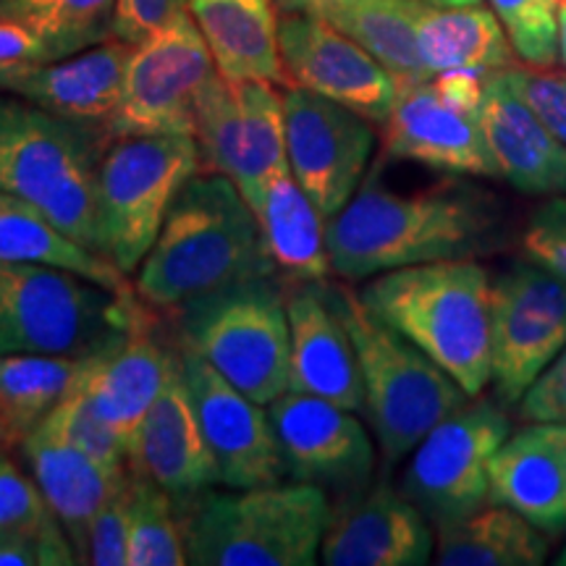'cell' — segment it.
<instances>
[{
    "mask_svg": "<svg viewBox=\"0 0 566 566\" xmlns=\"http://www.w3.org/2000/svg\"><path fill=\"white\" fill-rule=\"evenodd\" d=\"M504 212L483 189L446 181L405 195L384 187L378 174L325 223L331 265L349 283L399 268L475 260L504 247Z\"/></svg>",
    "mask_w": 566,
    "mask_h": 566,
    "instance_id": "cell-1",
    "label": "cell"
},
{
    "mask_svg": "<svg viewBox=\"0 0 566 566\" xmlns=\"http://www.w3.org/2000/svg\"><path fill=\"white\" fill-rule=\"evenodd\" d=\"M258 216L229 176L197 171L174 197L134 289L150 310L176 313L202 296L275 275Z\"/></svg>",
    "mask_w": 566,
    "mask_h": 566,
    "instance_id": "cell-2",
    "label": "cell"
},
{
    "mask_svg": "<svg viewBox=\"0 0 566 566\" xmlns=\"http://www.w3.org/2000/svg\"><path fill=\"white\" fill-rule=\"evenodd\" d=\"M491 279L475 260L373 275L359 296L478 399L491 384Z\"/></svg>",
    "mask_w": 566,
    "mask_h": 566,
    "instance_id": "cell-3",
    "label": "cell"
},
{
    "mask_svg": "<svg viewBox=\"0 0 566 566\" xmlns=\"http://www.w3.org/2000/svg\"><path fill=\"white\" fill-rule=\"evenodd\" d=\"M111 134L0 90V189L97 252V166Z\"/></svg>",
    "mask_w": 566,
    "mask_h": 566,
    "instance_id": "cell-4",
    "label": "cell"
},
{
    "mask_svg": "<svg viewBox=\"0 0 566 566\" xmlns=\"http://www.w3.org/2000/svg\"><path fill=\"white\" fill-rule=\"evenodd\" d=\"M323 286L357 352L365 415L384 462H401L438 422L454 415L472 396L394 325L375 315L349 283Z\"/></svg>",
    "mask_w": 566,
    "mask_h": 566,
    "instance_id": "cell-5",
    "label": "cell"
},
{
    "mask_svg": "<svg viewBox=\"0 0 566 566\" xmlns=\"http://www.w3.org/2000/svg\"><path fill=\"white\" fill-rule=\"evenodd\" d=\"M187 564L313 566L328 530V495L313 483H273L202 493L184 504Z\"/></svg>",
    "mask_w": 566,
    "mask_h": 566,
    "instance_id": "cell-6",
    "label": "cell"
},
{
    "mask_svg": "<svg viewBox=\"0 0 566 566\" xmlns=\"http://www.w3.org/2000/svg\"><path fill=\"white\" fill-rule=\"evenodd\" d=\"M147 304L80 273L0 260V354L95 357L132 334Z\"/></svg>",
    "mask_w": 566,
    "mask_h": 566,
    "instance_id": "cell-7",
    "label": "cell"
},
{
    "mask_svg": "<svg viewBox=\"0 0 566 566\" xmlns=\"http://www.w3.org/2000/svg\"><path fill=\"white\" fill-rule=\"evenodd\" d=\"M197 171L200 150L187 134L111 137L97 166V254L137 273L174 197Z\"/></svg>",
    "mask_w": 566,
    "mask_h": 566,
    "instance_id": "cell-8",
    "label": "cell"
},
{
    "mask_svg": "<svg viewBox=\"0 0 566 566\" xmlns=\"http://www.w3.org/2000/svg\"><path fill=\"white\" fill-rule=\"evenodd\" d=\"M286 292L275 275L202 296L176 310L181 346H189L239 391L268 407L289 391Z\"/></svg>",
    "mask_w": 566,
    "mask_h": 566,
    "instance_id": "cell-9",
    "label": "cell"
},
{
    "mask_svg": "<svg viewBox=\"0 0 566 566\" xmlns=\"http://www.w3.org/2000/svg\"><path fill=\"white\" fill-rule=\"evenodd\" d=\"M512 422L493 401H467L417 443L401 493L428 516L433 530L454 525L491 504V457Z\"/></svg>",
    "mask_w": 566,
    "mask_h": 566,
    "instance_id": "cell-10",
    "label": "cell"
},
{
    "mask_svg": "<svg viewBox=\"0 0 566 566\" xmlns=\"http://www.w3.org/2000/svg\"><path fill=\"white\" fill-rule=\"evenodd\" d=\"M216 71V61L192 13H181L171 24L134 45L122 101L105 129L111 137L118 134L195 137L197 101Z\"/></svg>",
    "mask_w": 566,
    "mask_h": 566,
    "instance_id": "cell-11",
    "label": "cell"
},
{
    "mask_svg": "<svg viewBox=\"0 0 566 566\" xmlns=\"http://www.w3.org/2000/svg\"><path fill=\"white\" fill-rule=\"evenodd\" d=\"M566 349V281L525 260L491 283V380L506 405Z\"/></svg>",
    "mask_w": 566,
    "mask_h": 566,
    "instance_id": "cell-12",
    "label": "cell"
},
{
    "mask_svg": "<svg viewBox=\"0 0 566 566\" xmlns=\"http://www.w3.org/2000/svg\"><path fill=\"white\" fill-rule=\"evenodd\" d=\"M283 113L289 168L328 223L365 181L375 147L373 122L296 84L283 92Z\"/></svg>",
    "mask_w": 566,
    "mask_h": 566,
    "instance_id": "cell-13",
    "label": "cell"
},
{
    "mask_svg": "<svg viewBox=\"0 0 566 566\" xmlns=\"http://www.w3.org/2000/svg\"><path fill=\"white\" fill-rule=\"evenodd\" d=\"M279 48L289 82L384 124L399 84L388 71L321 13L289 9L279 17Z\"/></svg>",
    "mask_w": 566,
    "mask_h": 566,
    "instance_id": "cell-14",
    "label": "cell"
},
{
    "mask_svg": "<svg viewBox=\"0 0 566 566\" xmlns=\"http://www.w3.org/2000/svg\"><path fill=\"white\" fill-rule=\"evenodd\" d=\"M279 438L283 470L296 483L321 485L325 493H359L373 478L375 446L365 424L334 401L286 391L268 405Z\"/></svg>",
    "mask_w": 566,
    "mask_h": 566,
    "instance_id": "cell-15",
    "label": "cell"
},
{
    "mask_svg": "<svg viewBox=\"0 0 566 566\" xmlns=\"http://www.w3.org/2000/svg\"><path fill=\"white\" fill-rule=\"evenodd\" d=\"M179 354L184 384L221 470V483L229 491L281 483L286 470L268 412L195 349L179 346Z\"/></svg>",
    "mask_w": 566,
    "mask_h": 566,
    "instance_id": "cell-16",
    "label": "cell"
},
{
    "mask_svg": "<svg viewBox=\"0 0 566 566\" xmlns=\"http://www.w3.org/2000/svg\"><path fill=\"white\" fill-rule=\"evenodd\" d=\"M436 554V530L401 491L380 483L352 493L331 512L325 566H422Z\"/></svg>",
    "mask_w": 566,
    "mask_h": 566,
    "instance_id": "cell-17",
    "label": "cell"
},
{
    "mask_svg": "<svg viewBox=\"0 0 566 566\" xmlns=\"http://www.w3.org/2000/svg\"><path fill=\"white\" fill-rule=\"evenodd\" d=\"M129 470L155 480L163 491L171 493L176 506L181 501L189 504L216 485H223L221 470L205 441L184 384L179 349L171 352L166 384L134 438Z\"/></svg>",
    "mask_w": 566,
    "mask_h": 566,
    "instance_id": "cell-18",
    "label": "cell"
},
{
    "mask_svg": "<svg viewBox=\"0 0 566 566\" xmlns=\"http://www.w3.org/2000/svg\"><path fill=\"white\" fill-rule=\"evenodd\" d=\"M380 126L388 158L451 176H501L480 118L446 105L430 82L399 90Z\"/></svg>",
    "mask_w": 566,
    "mask_h": 566,
    "instance_id": "cell-19",
    "label": "cell"
},
{
    "mask_svg": "<svg viewBox=\"0 0 566 566\" xmlns=\"http://www.w3.org/2000/svg\"><path fill=\"white\" fill-rule=\"evenodd\" d=\"M132 51L129 42L111 38L59 61L0 69V90L66 122L105 129L122 101Z\"/></svg>",
    "mask_w": 566,
    "mask_h": 566,
    "instance_id": "cell-20",
    "label": "cell"
},
{
    "mask_svg": "<svg viewBox=\"0 0 566 566\" xmlns=\"http://www.w3.org/2000/svg\"><path fill=\"white\" fill-rule=\"evenodd\" d=\"M323 283H300L286 296L292 334L289 391L313 394L352 412H365V386L357 352Z\"/></svg>",
    "mask_w": 566,
    "mask_h": 566,
    "instance_id": "cell-21",
    "label": "cell"
},
{
    "mask_svg": "<svg viewBox=\"0 0 566 566\" xmlns=\"http://www.w3.org/2000/svg\"><path fill=\"white\" fill-rule=\"evenodd\" d=\"M478 118L501 179L530 197L566 195V145L512 87L506 69L485 76Z\"/></svg>",
    "mask_w": 566,
    "mask_h": 566,
    "instance_id": "cell-22",
    "label": "cell"
},
{
    "mask_svg": "<svg viewBox=\"0 0 566 566\" xmlns=\"http://www.w3.org/2000/svg\"><path fill=\"white\" fill-rule=\"evenodd\" d=\"M155 325L158 321L147 307L122 344L87 359L80 378V388L92 409L108 428L116 430L129 454L142 420L166 384L174 352L158 342Z\"/></svg>",
    "mask_w": 566,
    "mask_h": 566,
    "instance_id": "cell-23",
    "label": "cell"
},
{
    "mask_svg": "<svg viewBox=\"0 0 566 566\" xmlns=\"http://www.w3.org/2000/svg\"><path fill=\"white\" fill-rule=\"evenodd\" d=\"M491 504H504L546 535L566 530V454L546 422L509 436L491 457Z\"/></svg>",
    "mask_w": 566,
    "mask_h": 566,
    "instance_id": "cell-24",
    "label": "cell"
},
{
    "mask_svg": "<svg viewBox=\"0 0 566 566\" xmlns=\"http://www.w3.org/2000/svg\"><path fill=\"white\" fill-rule=\"evenodd\" d=\"M189 13L223 80L292 84L281 61L273 0H189Z\"/></svg>",
    "mask_w": 566,
    "mask_h": 566,
    "instance_id": "cell-25",
    "label": "cell"
},
{
    "mask_svg": "<svg viewBox=\"0 0 566 566\" xmlns=\"http://www.w3.org/2000/svg\"><path fill=\"white\" fill-rule=\"evenodd\" d=\"M21 454L30 464L34 483L40 485L51 512L59 516L61 527L66 530L71 546H74L80 564H87V535L90 522L111 488L124 475H111L95 459L84 454L80 446L69 443L66 438L55 436L48 428H34L24 438Z\"/></svg>",
    "mask_w": 566,
    "mask_h": 566,
    "instance_id": "cell-26",
    "label": "cell"
},
{
    "mask_svg": "<svg viewBox=\"0 0 566 566\" xmlns=\"http://www.w3.org/2000/svg\"><path fill=\"white\" fill-rule=\"evenodd\" d=\"M250 208L258 216L275 271L300 283L325 281L334 273L325 244V218L294 179L292 168L281 166L268 174Z\"/></svg>",
    "mask_w": 566,
    "mask_h": 566,
    "instance_id": "cell-27",
    "label": "cell"
},
{
    "mask_svg": "<svg viewBox=\"0 0 566 566\" xmlns=\"http://www.w3.org/2000/svg\"><path fill=\"white\" fill-rule=\"evenodd\" d=\"M424 6L422 0H344L315 13L363 45L399 90H407L433 80L417 48V21Z\"/></svg>",
    "mask_w": 566,
    "mask_h": 566,
    "instance_id": "cell-28",
    "label": "cell"
},
{
    "mask_svg": "<svg viewBox=\"0 0 566 566\" xmlns=\"http://www.w3.org/2000/svg\"><path fill=\"white\" fill-rule=\"evenodd\" d=\"M0 260L63 268L118 294H137L122 268L74 242L40 208L3 189H0Z\"/></svg>",
    "mask_w": 566,
    "mask_h": 566,
    "instance_id": "cell-29",
    "label": "cell"
},
{
    "mask_svg": "<svg viewBox=\"0 0 566 566\" xmlns=\"http://www.w3.org/2000/svg\"><path fill=\"white\" fill-rule=\"evenodd\" d=\"M417 48L430 76L467 69L478 74L512 69V42L499 17L478 6H424L417 21Z\"/></svg>",
    "mask_w": 566,
    "mask_h": 566,
    "instance_id": "cell-30",
    "label": "cell"
},
{
    "mask_svg": "<svg viewBox=\"0 0 566 566\" xmlns=\"http://www.w3.org/2000/svg\"><path fill=\"white\" fill-rule=\"evenodd\" d=\"M546 558V533L504 504H485L436 530V562L441 566H537Z\"/></svg>",
    "mask_w": 566,
    "mask_h": 566,
    "instance_id": "cell-31",
    "label": "cell"
},
{
    "mask_svg": "<svg viewBox=\"0 0 566 566\" xmlns=\"http://www.w3.org/2000/svg\"><path fill=\"white\" fill-rule=\"evenodd\" d=\"M90 357L69 354H0V417L21 443L80 386Z\"/></svg>",
    "mask_w": 566,
    "mask_h": 566,
    "instance_id": "cell-32",
    "label": "cell"
},
{
    "mask_svg": "<svg viewBox=\"0 0 566 566\" xmlns=\"http://www.w3.org/2000/svg\"><path fill=\"white\" fill-rule=\"evenodd\" d=\"M239 103V163L237 187L247 202L258 197L265 176L289 166L286 158V113L279 84L271 82H231Z\"/></svg>",
    "mask_w": 566,
    "mask_h": 566,
    "instance_id": "cell-33",
    "label": "cell"
},
{
    "mask_svg": "<svg viewBox=\"0 0 566 566\" xmlns=\"http://www.w3.org/2000/svg\"><path fill=\"white\" fill-rule=\"evenodd\" d=\"M116 0H13L0 19H17L48 40L59 59L113 38Z\"/></svg>",
    "mask_w": 566,
    "mask_h": 566,
    "instance_id": "cell-34",
    "label": "cell"
},
{
    "mask_svg": "<svg viewBox=\"0 0 566 566\" xmlns=\"http://www.w3.org/2000/svg\"><path fill=\"white\" fill-rule=\"evenodd\" d=\"M129 566L187 564L184 525L171 493L137 470H129Z\"/></svg>",
    "mask_w": 566,
    "mask_h": 566,
    "instance_id": "cell-35",
    "label": "cell"
},
{
    "mask_svg": "<svg viewBox=\"0 0 566 566\" xmlns=\"http://www.w3.org/2000/svg\"><path fill=\"white\" fill-rule=\"evenodd\" d=\"M42 428L53 430L55 436L80 446L84 454L95 459L111 475H124L129 470V449H126L116 430L108 428L101 420V415L92 409L80 386L42 420Z\"/></svg>",
    "mask_w": 566,
    "mask_h": 566,
    "instance_id": "cell-36",
    "label": "cell"
},
{
    "mask_svg": "<svg viewBox=\"0 0 566 566\" xmlns=\"http://www.w3.org/2000/svg\"><path fill=\"white\" fill-rule=\"evenodd\" d=\"M564 0H491L504 24L512 51L535 69L554 66L558 59V11Z\"/></svg>",
    "mask_w": 566,
    "mask_h": 566,
    "instance_id": "cell-37",
    "label": "cell"
},
{
    "mask_svg": "<svg viewBox=\"0 0 566 566\" xmlns=\"http://www.w3.org/2000/svg\"><path fill=\"white\" fill-rule=\"evenodd\" d=\"M129 472L111 488L90 522L87 564L129 566Z\"/></svg>",
    "mask_w": 566,
    "mask_h": 566,
    "instance_id": "cell-38",
    "label": "cell"
},
{
    "mask_svg": "<svg viewBox=\"0 0 566 566\" xmlns=\"http://www.w3.org/2000/svg\"><path fill=\"white\" fill-rule=\"evenodd\" d=\"M80 564L59 520L45 525L0 530V566H74Z\"/></svg>",
    "mask_w": 566,
    "mask_h": 566,
    "instance_id": "cell-39",
    "label": "cell"
},
{
    "mask_svg": "<svg viewBox=\"0 0 566 566\" xmlns=\"http://www.w3.org/2000/svg\"><path fill=\"white\" fill-rule=\"evenodd\" d=\"M522 250L527 260L566 281V195L537 205L522 233Z\"/></svg>",
    "mask_w": 566,
    "mask_h": 566,
    "instance_id": "cell-40",
    "label": "cell"
},
{
    "mask_svg": "<svg viewBox=\"0 0 566 566\" xmlns=\"http://www.w3.org/2000/svg\"><path fill=\"white\" fill-rule=\"evenodd\" d=\"M59 520L48 506L34 478H27L17 464L0 451V530L45 525Z\"/></svg>",
    "mask_w": 566,
    "mask_h": 566,
    "instance_id": "cell-41",
    "label": "cell"
},
{
    "mask_svg": "<svg viewBox=\"0 0 566 566\" xmlns=\"http://www.w3.org/2000/svg\"><path fill=\"white\" fill-rule=\"evenodd\" d=\"M189 11V0H116L113 9V38L139 45L153 32L171 24Z\"/></svg>",
    "mask_w": 566,
    "mask_h": 566,
    "instance_id": "cell-42",
    "label": "cell"
},
{
    "mask_svg": "<svg viewBox=\"0 0 566 566\" xmlns=\"http://www.w3.org/2000/svg\"><path fill=\"white\" fill-rule=\"evenodd\" d=\"M509 82L530 103L548 129L566 145V82L556 76L535 74V71L506 69Z\"/></svg>",
    "mask_w": 566,
    "mask_h": 566,
    "instance_id": "cell-43",
    "label": "cell"
},
{
    "mask_svg": "<svg viewBox=\"0 0 566 566\" xmlns=\"http://www.w3.org/2000/svg\"><path fill=\"white\" fill-rule=\"evenodd\" d=\"M520 415L530 422H566V349L522 396Z\"/></svg>",
    "mask_w": 566,
    "mask_h": 566,
    "instance_id": "cell-44",
    "label": "cell"
},
{
    "mask_svg": "<svg viewBox=\"0 0 566 566\" xmlns=\"http://www.w3.org/2000/svg\"><path fill=\"white\" fill-rule=\"evenodd\" d=\"M59 61L45 38L17 19H0V69Z\"/></svg>",
    "mask_w": 566,
    "mask_h": 566,
    "instance_id": "cell-45",
    "label": "cell"
},
{
    "mask_svg": "<svg viewBox=\"0 0 566 566\" xmlns=\"http://www.w3.org/2000/svg\"><path fill=\"white\" fill-rule=\"evenodd\" d=\"M485 76L488 74H478V71L454 69L436 74L430 84H433L438 97H441L446 105H451V108L462 113H470V116H478L485 95Z\"/></svg>",
    "mask_w": 566,
    "mask_h": 566,
    "instance_id": "cell-46",
    "label": "cell"
},
{
    "mask_svg": "<svg viewBox=\"0 0 566 566\" xmlns=\"http://www.w3.org/2000/svg\"><path fill=\"white\" fill-rule=\"evenodd\" d=\"M334 3H344V0H279V9L289 11V9H304V11H317L323 6H334Z\"/></svg>",
    "mask_w": 566,
    "mask_h": 566,
    "instance_id": "cell-47",
    "label": "cell"
},
{
    "mask_svg": "<svg viewBox=\"0 0 566 566\" xmlns=\"http://www.w3.org/2000/svg\"><path fill=\"white\" fill-rule=\"evenodd\" d=\"M558 55H562L566 66V0L562 3V11H558Z\"/></svg>",
    "mask_w": 566,
    "mask_h": 566,
    "instance_id": "cell-48",
    "label": "cell"
},
{
    "mask_svg": "<svg viewBox=\"0 0 566 566\" xmlns=\"http://www.w3.org/2000/svg\"><path fill=\"white\" fill-rule=\"evenodd\" d=\"M546 428L551 430V436L556 438L558 446H562L566 454V422H546Z\"/></svg>",
    "mask_w": 566,
    "mask_h": 566,
    "instance_id": "cell-49",
    "label": "cell"
},
{
    "mask_svg": "<svg viewBox=\"0 0 566 566\" xmlns=\"http://www.w3.org/2000/svg\"><path fill=\"white\" fill-rule=\"evenodd\" d=\"M11 446H13V441H11L9 430H6V422H3V417H0V451H9Z\"/></svg>",
    "mask_w": 566,
    "mask_h": 566,
    "instance_id": "cell-50",
    "label": "cell"
},
{
    "mask_svg": "<svg viewBox=\"0 0 566 566\" xmlns=\"http://www.w3.org/2000/svg\"><path fill=\"white\" fill-rule=\"evenodd\" d=\"M436 6H478L480 0H430Z\"/></svg>",
    "mask_w": 566,
    "mask_h": 566,
    "instance_id": "cell-51",
    "label": "cell"
},
{
    "mask_svg": "<svg viewBox=\"0 0 566 566\" xmlns=\"http://www.w3.org/2000/svg\"><path fill=\"white\" fill-rule=\"evenodd\" d=\"M13 3V0H0V17H3L6 13V9H9V6Z\"/></svg>",
    "mask_w": 566,
    "mask_h": 566,
    "instance_id": "cell-52",
    "label": "cell"
},
{
    "mask_svg": "<svg viewBox=\"0 0 566 566\" xmlns=\"http://www.w3.org/2000/svg\"><path fill=\"white\" fill-rule=\"evenodd\" d=\"M556 564H562V566H566V548L562 551V556H558V562Z\"/></svg>",
    "mask_w": 566,
    "mask_h": 566,
    "instance_id": "cell-53",
    "label": "cell"
},
{
    "mask_svg": "<svg viewBox=\"0 0 566 566\" xmlns=\"http://www.w3.org/2000/svg\"><path fill=\"white\" fill-rule=\"evenodd\" d=\"M564 82H566V80H564Z\"/></svg>",
    "mask_w": 566,
    "mask_h": 566,
    "instance_id": "cell-54",
    "label": "cell"
}]
</instances>
